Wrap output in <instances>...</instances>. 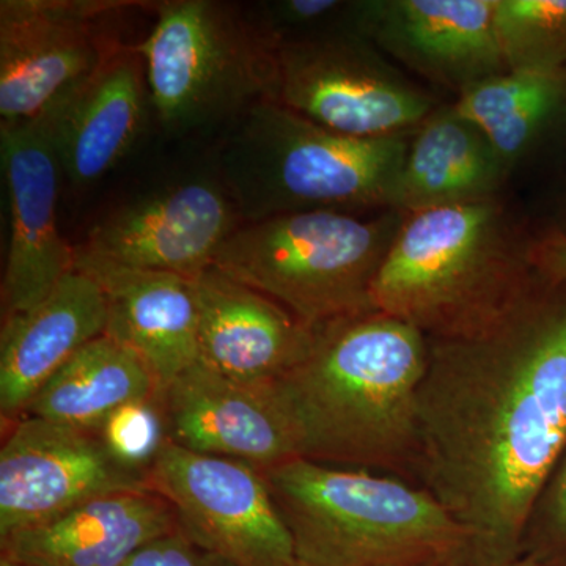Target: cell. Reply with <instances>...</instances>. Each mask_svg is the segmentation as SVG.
Returning <instances> with one entry per match:
<instances>
[{"label":"cell","mask_w":566,"mask_h":566,"mask_svg":"<svg viewBox=\"0 0 566 566\" xmlns=\"http://www.w3.org/2000/svg\"><path fill=\"white\" fill-rule=\"evenodd\" d=\"M274 102L359 139L411 134L434 112L420 88L344 24L275 46Z\"/></svg>","instance_id":"obj_8"},{"label":"cell","mask_w":566,"mask_h":566,"mask_svg":"<svg viewBox=\"0 0 566 566\" xmlns=\"http://www.w3.org/2000/svg\"><path fill=\"white\" fill-rule=\"evenodd\" d=\"M566 447V304L524 296L482 329L434 338L417 397L427 490L463 528L471 565L521 556Z\"/></svg>","instance_id":"obj_1"},{"label":"cell","mask_w":566,"mask_h":566,"mask_svg":"<svg viewBox=\"0 0 566 566\" xmlns=\"http://www.w3.org/2000/svg\"><path fill=\"white\" fill-rule=\"evenodd\" d=\"M148 475L196 545L234 566H297L292 534L259 469L167 441Z\"/></svg>","instance_id":"obj_10"},{"label":"cell","mask_w":566,"mask_h":566,"mask_svg":"<svg viewBox=\"0 0 566 566\" xmlns=\"http://www.w3.org/2000/svg\"><path fill=\"white\" fill-rule=\"evenodd\" d=\"M526 262L494 199L411 212L379 266L371 301L427 337H458L527 296Z\"/></svg>","instance_id":"obj_5"},{"label":"cell","mask_w":566,"mask_h":566,"mask_svg":"<svg viewBox=\"0 0 566 566\" xmlns=\"http://www.w3.org/2000/svg\"><path fill=\"white\" fill-rule=\"evenodd\" d=\"M412 134L359 139L266 99L233 122L221 181L241 221L307 211L392 208Z\"/></svg>","instance_id":"obj_4"},{"label":"cell","mask_w":566,"mask_h":566,"mask_svg":"<svg viewBox=\"0 0 566 566\" xmlns=\"http://www.w3.org/2000/svg\"><path fill=\"white\" fill-rule=\"evenodd\" d=\"M151 490L150 475L117 460L96 431L25 416L3 430L0 538L99 495Z\"/></svg>","instance_id":"obj_11"},{"label":"cell","mask_w":566,"mask_h":566,"mask_svg":"<svg viewBox=\"0 0 566 566\" xmlns=\"http://www.w3.org/2000/svg\"><path fill=\"white\" fill-rule=\"evenodd\" d=\"M491 566H539L534 557H516L513 560L505 562V564L491 565Z\"/></svg>","instance_id":"obj_30"},{"label":"cell","mask_w":566,"mask_h":566,"mask_svg":"<svg viewBox=\"0 0 566 566\" xmlns=\"http://www.w3.org/2000/svg\"><path fill=\"white\" fill-rule=\"evenodd\" d=\"M528 263L557 282L566 283V234L553 233L532 245Z\"/></svg>","instance_id":"obj_28"},{"label":"cell","mask_w":566,"mask_h":566,"mask_svg":"<svg viewBox=\"0 0 566 566\" xmlns=\"http://www.w3.org/2000/svg\"><path fill=\"white\" fill-rule=\"evenodd\" d=\"M155 10V25L136 48L167 132L234 122L253 104L275 98V48L245 10L218 0H166Z\"/></svg>","instance_id":"obj_7"},{"label":"cell","mask_w":566,"mask_h":566,"mask_svg":"<svg viewBox=\"0 0 566 566\" xmlns=\"http://www.w3.org/2000/svg\"><path fill=\"white\" fill-rule=\"evenodd\" d=\"M178 531L172 505L153 490L99 495L0 538V558L24 566H122Z\"/></svg>","instance_id":"obj_20"},{"label":"cell","mask_w":566,"mask_h":566,"mask_svg":"<svg viewBox=\"0 0 566 566\" xmlns=\"http://www.w3.org/2000/svg\"><path fill=\"white\" fill-rule=\"evenodd\" d=\"M506 70L565 66L566 0H495Z\"/></svg>","instance_id":"obj_24"},{"label":"cell","mask_w":566,"mask_h":566,"mask_svg":"<svg viewBox=\"0 0 566 566\" xmlns=\"http://www.w3.org/2000/svg\"><path fill=\"white\" fill-rule=\"evenodd\" d=\"M102 286L74 268L39 305L2 319L0 419L2 430L28 415L44 385L85 345L106 334Z\"/></svg>","instance_id":"obj_18"},{"label":"cell","mask_w":566,"mask_h":566,"mask_svg":"<svg viewBox=\"0 0 566 566\" xmlns=\"http://www.w3.org/2000/svg\"><path fill=\"white\" fill-rule=\"evenodd\" d=\"M159 392L161 389L147 365L132 349L104 334L81 348L52 376L25 416L98 431L115 409Z\"/></svg>","instance_id":"obj_22"},{"label":"cell","mask_w":566,"mask_h":566,"mask_svg":"<svg viewBox=\"0 0 566 566\" xmlns=\"http://www.w3.org/2000/svg\"><path fill=\"white\" fill-rule=\"evenodd\" d=\"M122 566H234L226 558L196 545L180 531L142 546Z\"/></svg>","instance_id":"obj_27"},{"label":"cell","mask_w":566,"mask_h":566,"mask_svg":"<svg viewBox=\"0 0 566 566\" xmlns=\"http://www.w3.org/2000/svg\"><path fill=\"white\" fill-rule=\"evenodd\" d=\"M74 268L102 286L106 335L147 365L159 389L200 359L199 307L191 277L118 266L77 251Z\"/></svg>","instance_id":"obj_19"},{"label":"cell","mask_w":566,"mask_h":566,"mask_svg":"<svg viewBox=\"0 0 566 566\" xmlns=\"http://www.w3.org/2000/svg\"><path fill=\"white\" fill-rule=\"evenodd\" d=\"M342 24L428 80L464 92L506 71L495 0L349 3Z\"/></svg>","instance_id":"obj_14"},{"label":"cell","mask_w":566,"mask_h":566,"mask_svg":"<svg viewBox=\"0 0 566 566\" xmlns=\"http://www.w3.org/2000/svg\"><path fill=\"white\" fill-rule=\"evenodd\" d=\"M148 85L136 44L123 46L40 120L50 133L63 178L77 191L102 180L139 137Z\"/></svg>","instance_id":"obj_17"},{"label":"cell","mask_w":566,"mask_h":566,"mask_svg":"<svg viewBox=\"0 0 566 566\" xmlns=\"http://www.w3.org/2000/svg\"><path fill=\"white\" fill-rule=\"evenodd\" d=\"M262 472L297 566H469L463 528L428 490L293 458Z\"/></svg>","instance_id":"obj_3"},{"label":"cell","mask_w":566,"mask_h":566,"mask_svg":"<svg viewBox=\"0 0 566 566\" xmlns=\"http://www.w3.org/2000/svg\"><path fill=\"white\" fill-rule=\"evenodd\" d=\"M0 566H24V565L13 564V562L6 560V558H0Z\"/></svg>","instance_id":"obj_31"},{"label":"cell","mask_w":566,"mask_h":566,"mask_svg":"<svg viewBox=\"0 0 566 566\" xmlns=\"http://www.w3.org/2000/svg\"><path fill=\"white\" fill-rule=\"evenodd\" d=\"M546 524L551 535L566 539V457L547 499Z\"/></svg>","instance_id":"obj_29"},{"label":"cell","mask_w":566,"mask_h":566,"mask_svg":"<svg viewBox=\"0 0 566 566\" xmlns=\"http://www.w3.org/2000/svg\"><path fill=\"white\" fill-rule=\"evenodd\" d=\"M167 439L200 455L264 471L297 458L292 436L263 389L240 385L202 360L159 392Z\"/></svg>","instance_id":"obj_15"},{"label":"cell","mask_w":566,"mask_h":566,"mask_svg":"<svg viewBox=\"0 0 566 566\" xmlns=\"http://www.w3.org/2000/svg\"><path fill=\"white\" fill-rule=\"evenodd\" d=\"M349 3L338 0H281L253 7L248 18L273 46L286 40L335 28L344 21ZM245 10V9H244Z\"/></svg>","instance_id":"obj_26"},{"label":"cell","mask_w":566,"mask_h":566,"mask_svg":"<svg viewBox=\"0 0 566 566\" xmlns=\"http://www.w3.org/2000/svg\"><path fill=\"white\" fill-rule=\"evenodd\" d=\"M423 566H444V565H423Z\"/></svg>","instance_id":"obj_33"},{"label":"cell","mask_w":566,"mask_h":566,"mask_svg":"<svg viewBox=\"0 0 566 566\" xmlns=\"http://www.w3.org/2000/svg\"><path fill=\"white\" fill-rule=\"evenodd\" d=\"M222 181H180L114 208L93 223L76 251L92 259L196 277L241 226Z\"/></svg>","instance_id":"obj_12"},{"label":"cell","mask_w":566,"mask_h":566,"mask_svg":"<svg viewBox=\"0 0 566 566\" xmlns=\"http://www.w3.org/2000/svg\"><path fill=\"white\" fill-rule=\"evenodd\" d=\"M122 464L150 474L167 439L159 394L120 406L96 431Z\"/></svg>","instance_id":"obj_25"},{"label":"cell","mask_w":566,"mask_h":566,"mask_svg":"<svg viewBox=\"0 0 566 566\" xmlns=\"http://www.w3.org/2000/svg\"><path fill=\"white\" fill-rule=\"evenodd\" d=\"M200 360L240 385L263 389L308 352L314 327L281 304L210 266L192 277Z\"/></svg>","instance_id":"obj_16"},{"label":"cell","mask_w":566,"mask_h":566,"mask_svg":"<svg viewBox=\"0 0 566 566\" xmlns=\"http://www.w3.org/2000/svg\"><path fill=\"white\" fill-rule=\"evenodd\" d=\"M136 2L2 0L0 122L32 120L126 44L117 24Z\"/></svg>","instance_id":"obj_9"},{"label":"cell","mask_w":566,"mask_h":566,"mask_svg":"<svg viewBox=\"0 0 566 566\" xmlns=\"http://www.w3.org/2000/svg\"><path fill=\"white\" fill-rule=\"evenodd\" d=\"M0 151L9 199V251L2 275V319L24 314L55 289L76 262V245L59 230L63 178L40 118L0 122Z\"/></svg>","instance_id":"obj_13"},{"label":"cell","mask_w":566,"mask_h":566,"mask_svg":"<svg viewBox=\"0 0 566 566\" xmlns=\"http://www.w3.org/2000/svg\"><path fill=\"white\" fill-rule=\"evenodd\" d=\"M428 357L427 335L371 312L314 327L303 359L263 390L297 458L385 468L416 455Z\"/></svg>","instance_id":"obj_2"},{"label":"cell","mask_w":566,"mask_h":566,"mask_svg":"<svg viewBox=\"0 0 566 566\" xmlns=\"http://www.w3.org/2000/svg\"><path fill=\"white\" fill-rule=\"evenodd\" d=\"M505 172L486 137L455 107L434 111L412 134L394 210L411 214L493 199Z\"/></svg>","instance_id":"obj_21"},{"label":"cell","mask_w":566,"mask_h":566,"mask_svg":"<svg viewBox=\"0 0 566 566\" xmlns=\"http://www.w3.org/2000/svg\"><path fill=\"white\" fill-rule=\"evenodd\" d=\"M405 212L376 219L307 211L243 222L212 266L251 286L308 327L376 312L371 289Z\"/></svg>","instance_id":"obj_6"},{"label":"cell","mask_w":566,"mask_h":566,"mask_svg":"<svg viewBox=\"0 0 566 566\" xmlns=\"http://www.w3.org/2000/svg\"><path fill=\"white\" fill-rule=\"evenodd\" d=\"M557 566H566V560L560 562V564H558Z\"/></svg>","instance_id":"obj_32"},{"label":"cell","mask_w":566,"mask_h":566,"mask_svg":"<svg viewBox=\"0 0 566 566\" xmlns=\"http://www.w3.org/2000/svg\"><path fill=\"white\" fill-rule=\"evenodd\" d=\"M565 91V66L506 70L465 88L453 107L486 137L509 170L542 132Z\"/></svg>","instance_id":"obj_23"}]
</instances>
